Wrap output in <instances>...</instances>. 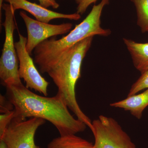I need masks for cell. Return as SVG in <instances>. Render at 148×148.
Listing matches in <instances>:
<instances>
[{
  "label": "cell",
  "mask_w": 148,
  "mask_h": 148,
  "mask_svg": "<svg viewBox=\"0 0 148 148\" xmlns=\"http://www.w3.org/2000/svg\"><path fill=\"white\" fill-rule=\"evenodd\" d=\"M14 108L13 105L8 101L7 98L1 95L0 96V112L1 113H5L9 111L13 110Z\"/></svg>",
  "instance_id": "cell-17"
},
{
  "label": "cell",
  "mask_w": 148,
  "mask_h": 148,
  "mask_svg": "<svg viewBox=\"0 0 148 148\" xmlns=\"http://www.w3.org/2000/svg\"><path fill=\"white\" fill-rule=\"evenodd\" d=\"M45 123V120L36 117L24 121L13 119L0 140H3L8 148H41L35 143V134Z\"/></svg>",
  "instance_id": "cell-6"
},
{
  "label": "cell",
  "mask_w": 148,
  "mask_h": 148,
  "mask_svg": "<svg viewBox=\"0 0 148 148\" xmlns=\"http://www.w3.org/2000/svg\"><path fill=\"white\" fill-rule=\"evenodd\" d=\"M0 148H8L5 143L3 140H0Z\"/></svg>",
  "instance_id": "cell-19"
},
{
  "label": "cell",
  "mask_w": 148,
  "mask_h": 148,
  "mask_svg": "<svg viewBox=\"0 0 148 148\" xmlns=\"http://www.w3.org/2000/svg\"><path fill=\"white\" fill-rule=\"evenodd\" d=\"M39 2L40 5L45 8L51 7L53 9H57L59 8V4L55 0H38Z\"/></svg>",
  "instance_id": "cell-18"
},
{
  "label": "cell",
  "mask_w": 148,
  "mask_h": 148,
  "mask_svg": "<svg viewBox=\"0 0 148 148\" xmlns=\"http://www.w3.org/2000/svg\"><path fill=\"white\" fill-rule=\"evenodd\" d=\"M93 145L89 141L72 134L54 138L47 148H93Z\"/></svg>",
  "instance_id": "cell-12"
},
{
  "label": "cell",
  "mask_w": 148,
  "mask_h": 148,
  "mask_svg": "<svg viewBox=\"0 0 148 148\" xmlns=\"http://www.w3.org/2000/svg\"><path fill=\"white\" fill-rule=\"evenodd\" d=\"M93 37L86 38L66 50L46 73L53 80L58 88L57 93L62 96L69 109L90 130L92 122L79 107L75 86L81 77L83 60L91 47Z\"/></svg>",
  "instance_id": "cell-2"
},
{
  "label": "cell",
  "mask_w": 148,
  "mask_h": 148,
  "mask_svg": "<svg viewBox=\"0 0 148 148\" xmlns=\"http://www.w3.org/2000/svg\"><path fill=\"white\" fill-rule=\"evenodd\" d=\"M123 42L132 57L133 65L141 74L148 70V42H137L123 38Z\"/></svg>",
  "instance_id": "cell-11"
},
{
  "label": "cell",
  "mask_w": 148,
  "mask_h": 148,
  "mask_svg": "<svg viewBox=\"0 0 148 148\" xmlns=\"http://www.w3.org/2000/svg\"><path fill=\"white\" fill-rule=\"evenodd\" d=\"M7 98L14 106V118L24 121L36 117L47 121L54 125L60 136L84 132L86 125L75 119L61 95L53 97L40 96L24 86L9 84L5 86Z\"/></svg>",
  "instance_id": "cell-1"
},
{
  "label": "cell",
  "mask_w": 148,
  "mask_h": 148,
  "mask_svg": "<svg viewBox=\"0 0 148 148\" xmlns=\"http://www.w3.org/2000/svg\"><path fill=\"white\" fill-rule=\"evenodd\" d=\"M97 0H76L77 4V13L80 15L85 12L88 8L92 4L95 3Z\"/></svg>",
  "instance_id": "cell-16"
},
{
  "label": "cell",
  "mask_w": 148,
  "mask_h": 148,
  "mask_svg": "<svg viewBox=\"0 0 148 148\" xmlns=\"http://www.w3.org/2000/svg\"><path fill=\"white\" fill-rule=\"evenodd\" d=\"M27 38L18 34V40L15 42L19 63L18 75L26 83V87L48 95L49 83L42 76L35 65V62L26 49Z\"/></svg>",
  "instance_id": "cell-7"
},
{
  "label": "cell",
  "mask_w": 148,
  "mask_h": 148,
  "mask_svg": "<svg viewBox=\"0 0 148 148\" xmlns=\"http://www.w3.org/2000/svg\"><path fill=\"white\" fill-rule=\"evenodd\" d=\"M110 106L129 111L132 116L140 119L143 111L148 106V88L140 94L127 96L124 100L111 103Z\"/></svg>",
  "instance_id": "cell-10"
},
{
  "label": "cell",
  "mask_w": 148,
  "mask_h": 148,
  "mask_svg": "<svg viewBox=\"0 0 148 148\" xmlns=\"http://www.w3.org/2000/svg\"><path fill=\"white\" fill-rule=\"evenodd\" d=\"M93 148H137L128 134L112 118L100 115L92 121Z\"/></svg>",
  "instance_id": "cell-5"
},
{
  "label": "cell",
  "mask_w": 148,
  "mask_h": 148,
  "mask_svg": "<svg viewBox=\"0 0 148 148\" xmlns=\"http://www.w3.org/2000/svg\"><path fill=\"white\" fill-rule=\"evenodd\" d=\"M4 1L11 5L14 11L19 9L26 11L34 16L36 20L44 23H49L51 20L56 18H66L77 21L79 20L81 17L80 14L77 12L67 14L56 12L27 0H4Z\"/></svg>",
  "instance_id": "cell-9"
},
{
  "label": "cell",
  "mask_w": 148,
  "mask_h": 148,
  "mask_svg": "<svg viewBox=\"0 0 148 148\" xmlns=\"http://www.w3.org/2000/svg\"><path fill=\"white\" fill-rule=\"evenodd\" d=\"M135 5L137 14V24L142 33H148V0H130Z\"/></svg>",
  "instance_id": "cell-13"
},
{
  "label": "cell",
  "mask_w": 148,
  "mask_h": 148,
  "mask_svg": "<svg viewBox=\"0 0 148 148\" xmlns=\"http://www.w3.org/2000/svg\"><path fill=\"white\" fill-rule=\"evenodd\" d=\"M4 1V0H0V19H1V10L2 9L3 5V1Z\"/></svg>",
  "instance_id": "cell-20"
},
{
  "label": "cell",
  "mask_w": 148,
  "mask_h": 148,
  "mask_svg": "<svg viewBox=\"0 0 148 148\" xmlns=\"http://www.w3.org/2000/svg\"><path fill=\"white\" fill-rule=\"evenodd\" d=\"M148 88V70L141 74V76L132 86L127 96L135 95L144 89Z\"/></svg>",
  "instance_id": "cell-14"
},
{
  "label": "cell",
  "mask_w": 148,
  "mask_h": 148,
  "mask_svg": "<svg viewBox=\"0 0 148 148\" xmlns=\"http://www.w3.org/2000/svg\"><path fill=\"white\" fill-rule=\"evenodd\" d=\"M109 1L102 0L100 3L93 5L89 14L67 36L60 39L53 38L45 40L37 45L34 51V61L42 73H46L66 50L83 40L96 35H110V29H103L101 26L102 11Z\"/></svg>",
  "instance_id": "cell-3"
},
{
  "label": "cell",
  "mask_w": 148,
  "mask_h": 148,
  "mask_svg": "<svg viewBox=\"0 0 148 148\" xmlns=\"http://www.w3.org/2000/svg\"><path fill=\"white\" fill-rule=\"evenodd\" d=\"M19 14L27 28L26 49L30 55L41 42L51 37L67 34L73 27V24L70 23L55 25L41 22L29 17L23 11Z\"/></svg>",
  "instance_id": "cell-8"
},
{
  "label": "cell",
  "mask_w": 148,
  "mask_h": 148,
  "mask_svg": "<svg viewBox=\"0 0 148 148\" xmlns=\"http://www.w3.org/2000/svg\"><path fill=\"white\" fill-rule=\"evenodd\" d=\"M2 9L5 15V19L2 24L5 29V40L0 58V78L4 86L21 84L22 83L18 75V56L14 42V33L16 29L15 11L9 3H3Z\"/></svg>",
  "instance_id": "cell-4"
},
{
  "label": "cell",
  "mask_w": 148,
  "mask_h": 148,
  "mask_svg": "<svg viewBox=\"0 0 148 148\" xmlns=\"http://www.w3.org/2000/svg\"><path fill=\"white\" fill-rule=\"evenodd\" d=\"M14 111H9L0 115V138L2 136L6 129L14 118Z\"/></svg>",
  "instance_id": "cell-15"
}]
</instances>
